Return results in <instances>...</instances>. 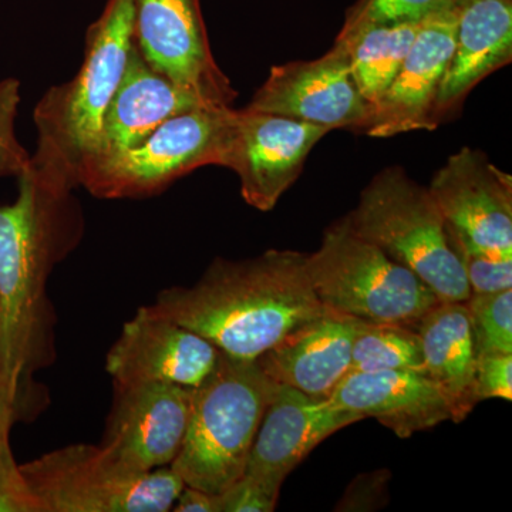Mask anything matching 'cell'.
<instances>
[{"instance_id":"2e32d148","label":"cell","mask_w":512,"mask_h":512,"mask_svg":"<svg viewBox=\"0 0 512 512\" xmlns=\"http://www.w3.org/2000/svg\"><path fill=\"white\" fill-rule=\"evenodd\" d=\"M360 420L329 399L278 384L259 424L244 474L281 488L322 441Z\"/></svg>"},{"instance_id":"5bb4252c","label":"cell","mask_w":512,"mask_h":512,"mask_svg":"<svg viewBox=\"0 0 512 512\" xmlns=\"http://www.w3.org/2000/svg\"><path fill=\"white\" fill-rule=\"evenodd\" d=\"M220 356L210 340L143 306L124 323L107 353L106 370L114 384L170 383L197 389Z\"/></svg>"},{"instance_id":"7c38bea8","label":"cell","mask_w":512,"mask_h":512,"mask_svg":"<svg viewBox=\"0 0 512 512\" xmlns=\"http://www.w3.org/2000/svg\"><path fill=\"white\" fill-rule=\"evenodd\" d=\"M248 109L362 133L372 107L360 93L345 47L336 43L315 60L274 66Z\"/></svg>"},{"instance_id":"4dcf8cb0","label":"cell","mask_w":512,"mask_h":512,"mask_svg":"<svg viewBox=\"0 0 512 512\" xmlns=\"http://www.w3.org/2000/svg\"><path fill=\"white\" fill-rule=\"evenodd\" d=\"M174 512H218L217 495L184 485L175 501Z\"/></svg>"},{"instance_id":"4316f807","label":"cell","mask_w":512,"mask_h":512,"mask_svg":"<svg viewBox=\"0 0 512 512\" xmlns=\"http://www.w3.org/2000/svg\"><path fill=\"white\" fill-rule=\"evenodd\" d=\"M468 288L474 295H490L512 289V255L485 254L456 247Z\"/></svg>"},{"instance_id":"52a82bcc","label":"cell","mask_w":512,"mask_h":512,"mask_svg":"<svg viewBox=\"0 0 512 512\" xmlns=\"http://www.w3.org/2000/svg\"><path fill=\"white\" fill-rule=\"evenodd\" d=\"M20 471L42 512H167L185 485L170 466L137 473L100 444L57 448Z\"/></svg>"},{"instance_id":"9c48e42d","label":"cell","mask_w":512,"mask_h":512,"mask_svg":"<svg viewBox=\"0 0 512 512\" xmlns=\"http://www.w3.org/2000/svg\"><path fill=\"white\" fill-rule=\"evenodd\" d=\"M134 45L157 72L211 107L238 97L212 55L201 0H134Z\"/></svg>"},{"instance_id":"7a4b0ae2","label":"cell","mask_w":512,"mask_h":512,"mask_svg":"<svg viewBox=\"0 0 512 512\" xmlns=\"http://www.w3.org/2000/svg\"><path fill=\"white\" fill-rule=\"evenodd\" d=\"M210 340L225 355L255 360L325 311L306 254L269 249L255 258H217L200 281L173 286L147 305Z\"/></svg>"},{"instance_id":"277c9868","label":"cell","mask_w":512,"mask_h":512,"mask_svg":"<svg viewBox=\"0 0 512 512\" xmlns=\"http://www.w3.org/2000/svg\"><path fill=\"white\" fill-rule=\"evenodd\" d=\"M276 387L256 360L221 352L192 393L183 446L170 464L185 485L218 495L242 477Z\"/></svg>"},{"instance_id":"1f68e13d","label":"cell","mask_w":512,"mask_h":512,"mask_svg":"<svg viewBox=\"0 0 512 512\" xmlns=\"http://www.w3.org/2000/svg\"><path fill=\"white\" fill-rule=\"evenodd\" d=\"M22 397L0 382V440L9 436L13 423L20 416Z\"/></svg>"},{"instance_id":"ba28073f","label":"cell","mask_w":512,"mask_h":512,"mask_svg":"<svg viewBox=\"0 0 512 512\" xmlns=\"http://www.w3.org/2000/svg\"><path fill=\"white\" fill-rule=\"evenodd\" d=\"M234 110L200 107L171 117L143 143L87 168L80 187L100 200H138L198 168L221 167Z\"/></svg>"},{"instance_id":"44dd1931","label":"cell","mask_w":512,"mask_h":512,"mask_svg":"<svg viewBox=\"0 0 512 512\" xmlns=\"http://www.w3.org/2000/svg\"><path fill=\"white\" fill-rule=\"evenodd\" d=\"M426 375L443 390L461 423L477 406V350L466 302H437L416 323Z\"/></svg>"},{"instance_id":"ac0fdd59","label":"cell","mask_w":512,"mask_h":512,"mask_svg":"<svg viewBox=\"0 0 512 512\" xmlns=\"http://www.w3.org/2000/svg\"><path fill=\"white\" fill-rule=\"evenodd\" d=\"M329 400L362 420L373 417L400 439L456 421L443 390L413 370L349 373Z\"/></svg>"},{"instance_id":"7402d4cb","label":"cell","mask_w":512,"mask_h":512,"mask_svg":"<svg viewBox=\"0 0 512 512\" xmlns=\"http://www.w3.org/2000/svg\"><path fill=\"white\" fill-rule=\"evenodd\" d=\"M423 20L367 26L336 37L335 42L345 47L353 79L372 109L399 73Z\"/></svg>"},{"instance_id":"ffe728a7","label":"cell","mask_w":512,"mask_h":512,"mask_svg":"<svg viewBox=\"0 0 512 512\" xmlns=\"http://www.w3.org/2000/svg\"><path fill=\"white\" fill-rule=\"evenodd\" d=\"M511 59L512 0H463L457 6L456 45L434 107L437 126Z\"/></svg>"},{"instance_id":"5b68a950","label":"cell","mask_w":512,"mask_h":512,"mask_svg":"<svg viewBox=\"0 0 512 512\" xmlns=\"http://www.w3.org/2000/svg\"><path fill=\"white\" fill-rule=\"evenodd\" d=\"M346 220L356 234L412 271L440 301L470 298L463 264L440 208L429 188L412 180L402 167L376 174Z\"/></svg>"},{"instance_id":"30bf717a","label":"cell","mask_w":512,"mask_h":512,"mask_svg":"<svg viewBox=\"0 0 512 512\" xmlns=\"http://www.w3.org/2000/svg\"><path fill=\"white\" fill-rule=\"evenodd\" d=\"M329 131L248 107L234 110L221 167L238 175L248 205L268 212L298 180L306 158Z\"/></svg>"},{"instance_id":"cb8c5ba5","label":"cell","mask_w":512,"mask_h":512,"mask_svg":"<svg viewBox=\"0 0 512 512\" xmlns=\"http://www.w3.org/2000/svg\"><path fill=\"white\" fill-rule=\"evenodd\" d=\"M477 357L512 353V289L474 295L466 301Z\"/></svg>"},{"instance_id":"83f0119b","label":"cell","mask_w":512,"mask_h":512,"mask_svg":"<svg viewBox=\"0 0 512 512\" xmlns=\"http://www.w3.org/2000/svg\"><path fill=\"white\" fill-rule=\"evenodd\" d=\"M281 488L242 474L227 490L217 495L218 512H271L278 504Z\"/></svg>"},{"instance_id":"e0dca14e","label":"cell","mask_w":512,"mask_h":512,"mask_svg":"<svg viewBox=\"0 0 512 512\" xmlns=\"http://www.w3.org/2000/svg\"><path fill=\"white\" fill-rule=\"evenodd\" d=\"M200 107L211 106L151 67L133 40L126 69L104 116L96 154L82 175L93 164L143 143L171 117Z\"/></svg>"},{"instance_id":"9a60e30c","label":"cell","mask_w":512,"mask_h":512,"mask_svg":"<svg viewBox=\"0 0 512 512\" xmlns=\"http://www.w3.org/2000/svg\"><path fill=\"white\" fill-rule=\"evenodd\" d=\"M457 6L421 22L406 59L377 101L362 133L373 138L437 128L434 120L441 80L456 45Z\"/></svg>"},{"instance_id":"4fadbf2b","label":"cell","mask_w":512,"mask_h":512,"mask_svg":"<svg viewBox=\"0 0 512 512\" xmlns=\"http://www.w3.org/2000/svg\"><path fill=\"white\" fill-rule=\"evenodd\" d=\"M192 393L170 383L114 384L100 446L137 473L170 466L187 433Z\"/></svg>"},{"instance_id":"484cf974","label":"cell","mask_w":512,"mask_h":512,"mask_svg":"<svg viewBox=\"0 0 512 512\" xmlns=\"http://www.w3.org/2000/svg\"><path fill=\"white\" fill-rule=\"evenodd\" d=\"M20 104V82L5 79L0 82V178L16 177L30 168L32 154L16 136V117Z\"/></svg>"},{"instance_id":"d4e9b609","label":"cell","mask_w":512,"mask_h":512,"mask_svg":"<svg viewBox=\"0 0 512 512\" xmlns=\"http://www.w3.org/2000/svg\"><path fill=\"white\" fill-rule=\"evenodd\" d=\"M454 8L453 0H357L346 12L338 36L387 23L419 22L440 10Z\"/></svg>"},{"instance_id":"6da1fadb","label":"cell","mask_w":512,"mask_h":512,"mask_svg":"<svg viewBox=\"0 0 512 512\" xmlns=\"http://www.w3.org/2000/svg\"><path fill=\"white\" fill-rule=\"evenodd\" d=\"M16 201L0 207V382L20 397L52 352L47 282L83 237L73 188L36 168L18 178Z\"/></svg>"},{"instance_id":"8fae6325","label":"cell","mask_w":512,"mask_h":512,"mask_svg":"<svg viewBox=\"0 0 512 512\" xmlns=\"http://www.w3.org/2000/svg\"><path fill=\"white\" fill-rule=\"evenodd\" d=\"M427 188L446 220L454 247L512 255V177L483 151L461 148Z\"/></svg>"},{"instance_id":"f546056e","label":"cell","mask_w":512,"mask_h":512,"mask_svg":"<svg viewBox=\"0 0 512 512\" xmlns=\"http://www.w3.org/2000/svg\"><path fill=\"white\" fill-rule=\"evenodd\" d=\"M476 397L512 400V353H488L477 357Z\"/></svg>"},{"instance_id":"d6a6232c","label":"cell","mask_w":512,"mask_h":512,"mask_svg":"<svg viewBox=\"0 0 512 512\" xmlns=\"http://www.w3.org/2000/svg\"><path fill=\"white\" fill-rule=\"evenodd\" d=\"M454 2V6H458L460 5L461 2H463V0H453Z\"/></svg>"},{"instance_id":"8992f818","label":"cell","mask_w":512,"mask_h":512,"mask_svg":"<svg viewBox=\"0 0 512 512\" xmlns=\"http://www.w3.org/2000/svg\"><path fill=\"white\" fill-rule=\"evenodd\" d=\"M306 271L320 303L367 322L416 326L440 302L412 271L360 237L342 218L323 232Z\"/></svg>"},{"instance_id":"f1b7e54d","label":"cell","mask_w":512,"mask_h":512,"mask_svg":"<svg viewBox=\"0 0 512 512\" xmlns=\"http://www.w3.org/2000/svg\"><path fill=\"white\" fill-rule=\"evenodd\" d=\"M9 436L0 440V512H42L16 464Z\"/></svg>"},{"instance_id":"d6986e66","label":"cell","mask_w":512,"mask_h":512,"mask_svg":"<svg viewBox=\"0 0 512 512\" xmlns=\"http://www.w3.org/2000/svg\"><path fill=\"white\" fill-rule=\"evenodd\" d=\"M360 320L326 308L255 360L275 383L329 399L349 375Z\"/></svg>"},{"instance_id":"3957f363","label":"cell","mask_w":512,"mask_h":512,"mask_svg":"<svg viewBox=\"0 0 512 512\" xmlns=\"http://www.w3.org/2000/svg\"><path fill=\"white\" fill-rule=\"evenodd\" d=\"M134 0H109L87 29L79 72L50 87L33 111V168L76 190L96 154L104 116L133 46Z\"/></svg>"},{"instance_id":"603a6c76","label":"cell","mask_w":512,"mask_h":512,"mask_svg":"<svg viewBox=\"0 0 512 512\" xmlns=\"http://www.w3.org/2000/svg\"><path fill=\"white\" fill-rule=\"evenodd\" d=\"M413 370L426 373L419 333L402 323L360 320L349 373Z\"/></svg>"}]
</instances>
